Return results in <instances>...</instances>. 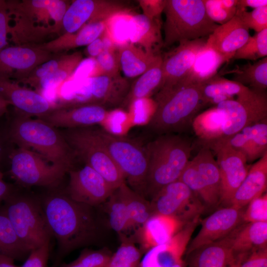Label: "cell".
<instances>
[{
    "label": "cell",
    "instance_id": "obj_37",
    "mask_svg": "<svg viewBox=\"0 0 267 267\" xmlns=\"http://www.w3.org/2000/svg\"><path fill=\"white\" fill-rule=\"evenodd\" d=\"M118 189L126 203L131 226H140L153 215L150 201L132 189L125 182Z\"/></svg>",
    "mask_w": 267,
    "mask_h": 267
},
{
    "label": "cell",
    "instance_id": "obj_58",
    "mask_svg": "<svg viewBox=\"0 0 267 267\" xmlns=\"http://www.w3.org/2000/svg\"><path fill=\"white\" fill-rule=\"evenodd\" d=\"M0 267H19L14 264V260L7 256L0 254Z\"/></svg>",
    "mask_w": 267,
    "mask_h": 267
},
{
    "label": "cell",
    "instance_id": "obj_56",
    "mask_svg": "<svg viewBox=\"0 0 267 267\" xmlns=\"http://www.w3.org/2000/svg\"><path fill=\"white\" fill-rule=\"evenodd\" d=\"M267 6V0H237V9L250 7L254 9Z\"/></svg>",
    "mask_w": 267,
    "mask_h": 267
},
{
    "label": "cell",
    "instance_id": "obj_52",
    "mask_svg": "<svg viewBox=\"0 0 267 267\" xmlns=\"http://www.w3.org/2000/svg\"><path fill=\"white\" fill-rule=\"evenodd\" d=\"M10 18L5 0L0 4V50L9 46Z\"/></svg>",
    "mask_w": 267,
    "mask_h": 267
},
{
    "label": "cell",
    "instance_id": "obj_6",
    "mask_svg": "<svg viewBox=\"0 0 267 267\" xmlns=\"http://www.w3.org/2000/svg\"><path fill=\"white\" fill-rule=\"evenodd\" d=\"M163 12L164 47L205 38L219 25L207 15L203 0H166Z\"/></svg>",
    "mask_w": 267,
    "mask_h": 267
},
{
    "label": "cell",
    "instance_id": "obj_62",
    "mask_svg": "<svg viewBox=\"0 0 267 267\" xmlns=\"http://www.w3.org/2000/svg\"><path fill=\"white\" fill-rule=\"evenodd\" d=\"M2 0H0V4L2 2Z\"/></svg>",
    "mask_w": 267,
    "mask_h": 267
},
{
    "label": "cell",
    "instance_id": "obj_36",
    "mask_svg": "<svg viewBox=\"0 0 267 267\" xmlns=\"http://www.w3.org/2000/svg\"><path fill=\"white\" fill-rule=\"evenodd\" d=\"M31 251L21 240L7 216L0 210V254L15 260L26 259Z\"/></svg>",
    "mask_w": 267,
    "mask_h": 267
},
{
    "label": "cell",
    "instance_id": "obj_44",
    "mask_svg": "<svg viewBox=\"0 0 267 267\" xmlns=\"http://www.w3.org/2000/svg\"><path fill=\"white\" fill-rule=\"evenodd\" d=\"M94 68L88 77L100 75L116 76L120 75L118 46L114 45L104 49L96 58Z\"/></svg>",
    "mask_w": 267,
    "mask_h": 267
},
{
    "label": "cell",
    "instance_id": "obj_38",
    "mask_svg": "<svg viewBox=\"0 0 267 267\" xmlns=\"http://www.w3.org/2000/svg\"><path fill=\"white\" fill-rule=\"evenodd\" d=\"M233 81L249 88L266 90L267 88V57L251 63L247 62L233 72Z\"/></svg>",
    "mask_w": 267,
    "mask_h": 267
},
{
    "label": "cell",
    "instance_id": "obj_26",
    "mask_svg": "<svg viewBox=\"0 0 267 267\" xmlns=\"http://www.w3.org/2000/svg\"><path fill=\"white\" fill-rule=\"evenodd\" d=\"M161 18H152L143 14L133 13L130 19L129 42L148 53L159 54L163 46Z\"/></svg>",
    "mask_w": 267,
    "mask_h": 267
},
{
    "label": "cell",
    "instance_id": "obj_61",
    "mask_svg": "<svg viewBox=\"0 0 267 267\" xmlns=\"http://www.w3.org/2000/svg\"><path fill=\"white\" fill-rule=\"evenodd\" d=\"M3 174L0 169V179H3Z\"/></svg>",
    "mask_w": 267,
    "mask_h": 267
},
{
    "label": "cell",
    "instance_id": "obj_16",
    "mask_svg": "<svg viewBox=\"0 0 267 267\" xmlns=\"http://www.w3.org/2000/svg\"><path fill=\"white\" fill-rule=\"evenodd\" d=\"M62 20L66 33H73L85 25L107 20L122 12H131L125 2L113 0H75L71 1Z\"/></svg>",
    "mask_w": 267,
    "mask_h": 267
},
{
    "label": "cell",
    "instance_id": "obj_51",
    "mask_svg": "<svg viewBox=\"0 0 267 267\" xmlns=\"http://www.w3.org/2000/svg\"><path fill=\"white\" fill-rule=\"evenodd\" d=\"M50 242L33 250L19 267H46L49 255Z\"/></svg>",
    "mask_w": 267,
    "mask_h": 267
},
{
    "label": "cell",
    "instance_id": "obj_13",
    "mask_svg": "<svg viewBox=\"0 0 267 267\" xmlns=\"http://www.w3.org/2000/svg\"><path fill=\"white\" fill-rule=\"evenodd\" d=\"M152 213L174 217L184 224L199 221L205 207L182 181L178 180L160 189L150 201Z\"/></svg>",
    "mask_w": 267,
    "mask_h": 267
},
{
    "label": "cell",
    "instance_id": "obj_19",
    "mask_svg": "<svg viewBox=\"0 0 267 267\" xmlns=\"http://www.w3.org/2000/svg\"><path fill=\"white\" fill-rule=\"evenodd\" d=\"M207 39L180 42L166 53L162 57V80L159 89L172 86L185 79L197 55L205 46Z\"/></svg>",
    "mask_w": 267,
    "mask_h": 267
},
{
    "label": "cell",
    "instance_id": "obj_31",
    "mask_svg": "<svg viewBox=\"0 0 267 267\" xmlns=\"http://www.w3.org/2000/svg\"><path fill=\"white\" fill-rule=\"evenodd\" d=\"M230 233L233 254L267 248V222L245 223Z\"/></svg>",
    "mask_w": 267,
    "mask_h": 267
},
{
    "label": "cell",
    "instance_id": "obj_43",
    "mask_svg": "<svg viewBox=\"0 0 267 267\" xmlns=\"http://www.w3.org/2000/svg\"><path fill=\"white\" fill-rule=\"evenodd\" d=\"M267 55V29L250 36L235 53L233 58L257 60Z\"/></svg>",
    "mask_w": 267,
    "mask_h": 267
},
{
    "label": "cell",
    "instance_id": "obj_17",
    "mask_svg": "<svg viewBox=\"0 0 267 267\" xmlns=\"http://www.w3.org/2000/svg\"><path fill=\"white\" fill-rule=\"evenodd\" d=\"M53 56L36 45L8 46L0 50V77L19 83Z\"/></svg>",
    "mask_w": 267,
    "mask_h": 267
},
{
    "label": "cell",
    "instance_id": "obj_50",
    "mask_svg": "<svg viewBox=\"0 0 267 267\" xmlns=\"http://www.w3.org/2000/svg\"><path fill=\"white\" fill-rule=\"evenodd\" d=\"M243 223L267 222V193L253 199L249 204L242 215Z\"/></svg>",
    "mask_w": 267,
    "mask_h": 267
},
{
    "label": "cell",
    "instance_id": "obj_22",
    "mask_svg": "<svg viewBox=\"0 0 267 267\" xmlns=\"http://www.w3.org/2000/svg\"><path fill=\"white\" fill-rule=\"evenodd\" d=\"M109 112L104 107L86 105L56 108L41 119L56 128L73 129L91 127L104 121Z\"/></svg>",
    "mask_w": 267,
    "mask_h": 267
},
{
    "label": "cell",
    "instance_id": "obj_14",
    "mask_svg": "<svg viewBox=\"0 0 267 267\" xmlns=\"http://www.w3.org/2000/svg\"><path fill=\"white\" fill-rule=\"evenodd\" d=\"M131 86L120 75L87 77L82 88L62 104L64 107L97 105L106 108L121 106Z\"/></svg>",
    "mask_w": 267,
    "mask_h": 267
},
{
    "label": "cell",
    "instance_id": "obj_24",
    "mask_svg": "<svg viewBox=\"0 0 267 267\" xmlns=\"http://www.w3.org/2000/svg\"><path fill=\"white\" fill-rule=\"evenodd\" d=\"M184 225L177 218L161 214H153L139 226L132 236L139 245L142 253L165 243Z\"/></svg>",
    "mask_w": 267,
    "mask_h": 267
},
{
    "label": "cell",
    "instance_id": "obj_21",
    "mask_svg": "<svg viewBox=\"0 0 267 267\" xmlns=\"http://www.w3.org/2000/svg\"><path fill=\"white\" fill-rule=\"evenodd\" d=\"M0 95L14 107L15 110L29 116L41 119L56 108L37 91L22 87L10 79L0 77Z\"/></svg>",
    "mask_w": 267,
    "mask_h": 267
},
{
    "label": "cell",
    "instance_id": "obj_15",
    "mask_svg": "<svg viewBox=\"0 0 267 267\" xmlns=\"http://www.w3.org/2000/svg\"><path fill=\"white\" fill-rule=\"evenodd\" d=\"M217 157L221 178L220 204L229 206L233 195L246 177L251 166L245 156L221 137L201 141Z\"/></svg>",
    "mask_w": 267,
    "mask_h": 267
},
{
    "label": "cell",
    "instance_id": "obj_2",
    "mask_svg": "<svg viewBox=\"0 0 267 267\" xmlns=\"http://www.w3.org/2000/svg\"><path fill=\"white\" fill-rule=\"evenodd\" d=\"M10 18L9 42L14 45H35L60 34L71 2L65 0H5Z\"/></svg>",
    "mask_w": 267,
    "mask_h": 267
},
{
    "label": "cell",
    "instance_id": "obj_8",
    "mask_svg": "<svg viewBox=\"0 0 267 267\" xmlns=\"http://www.w3.org/2000/svg\"><path fill=\"white\" fill-rule=\"evenodd\" d=\"M75 157L97 172L114 189L125 182L124 176L106 147L91 127L64 129L60 131Z\"/></svg>",
    "mask_w": 267,
    "mask_h": 267
},
{
    "label": "cell",
    "instance_id": "obj_42",
    "mask_svg": "<svg viewBox=\"0 0 267 267\" xmlns=\"http://www.w3.org/2000/svg\"><path fill=\"white\" fill-rule=\"evenodd\" d=\"M83 60L81 51H76L70 54L67 61L58 68L54 72L42 79L37 89L46 90L56 87L70 78Z\"/></svg>",
    "mask_w": 267,
    "mask_h": 267
},
{
    "label": "cell",
    "instance_id": "obj_25",
    "mask_svg": "<svg viewBox=\"0 0 267 267\" xmlns=\"http://www.w3.org/2000/svg\"><path fill=\"white\" fill-rule=\"evenodd\" d=\"M250 36L248 28L235 15L227 22L218 26L208 36L205 46L228 61Z\"/></svg>",
    "mask_w": 267,
    "mask_h": 267
},
{
    "label": "cell",
    "instance_id": "obj_41",
    "mask_svg": "<svg viewBox=\"0 0 267 267\" xmlns=\"http://www.w3.org/2000/svg\"><path fill=\"white\" fill-rule=\"evenodd\" d=\"M120 244L112 253L107 267H140L142 252L136 247L132 236L118 233Z\"/></svg>",
    "mask_w": 267,
    "mask_h": 267
},
{
    "label": "cell",
    "instance_id": "obj_1",
    "mask_svg": "<svg viewBox=\"0 0 267 267\" xmlns=\"http://www.w3.org/2000/svg\"><path fill=\"white\" fill-rule=\"evenodd\" d=\"M48 228L57 241L53 267L82 247L101 244L104 225L97 207L77 202L65 192L53 191L40 199Z\"/></svg>",
    "mask_w": 267,
    "mask_h": 267
},
{
    "label": "cell",
    "instance_id": "obj_10",
    "mask_svg": "<svg viewBox=\"0 0 267 267\" xmlns=\"http://www.w3.org/2000/svg\"><path fill=\"white\" fill-rule=\"evenodd\" d=\"M186 184L205 207L220 204L221 178L219 166L212 150L202 145L189 160L178 179Z\"/></svg>",
    "mask_w": 267,
    "mask_h": 267
},
{
    "label": "cell",
    "instance_id": "obj_12",
    "mask_svg": "<svg viewBox=\"0 0 267 267\" xmlns=\"http://www.w3.org/2000/svg\"><path fill=\"white\" fill-rule=\"evenodd\" d=\"M216 107L223 117L222 136L231 135L267 119V92L249 88L235 99L222 101Z\"/></svg>",
    "mask_w": 267,
    "mask_h": 267
},
{
    "label": "cell",
    "instance_id": "obj_5",
    "mask_svg": "<svg viewBox=\"0 0 267 267\" xmlns=\"http://www.w3.org/2000/svg\"><path fill=\"white\" fill-rule=\"evenodd\" d=\"M144 147L148 166L145 194L152 198L179 179L190 160L192 142L181 134H168L159 135Z\"/></svg>",
    "mask_w": 267,
    "mask_h": 267
},
{
    "label": "cell",
    "instance_id": "obj_34",
    "mask_svg": "<svg viewBox=\"0 0 267 267\" xmlns=\"http://www.w3.org/2000/svg\"><path fill=\"white\" fill-rule=\"evenodd\" d=\"M233 80H229L218 74L202 83V99L204 106L208 104H218L249 89Z\"/></svg>",
    "mask_w": 267,
    "mask_h": 267
},
{
    "label": "cell",
    "instance_id": "obj_55",
    "mask_svg": "<svg viewBox=\"0 0 267 267\" xmlns=\"http://www.w3.org/2000/svg\"><path fill=\"white\" fill-rule=\"evenodd\" d=\"M105 30L94 41L87 45L86 53L89 57L94 59L104 49L105 47Z\"/></svg>",
    "mask_w": 267,
    "mask_h": 267
},
{
    "label": "cell",
    "instance_id": "obj_46",
    "mask_svg": "<svg viewBox=\"0 0 267 267\" xmlns=\"http://www.w3.org/2000/svg\"><path fill=\"white\" fill-rule=\"evenodd\" d=\"M209 18L218 25H222L236 15L237 0H203Z\"/></svg>",
    "mask_w": 267,
    "mask_h": 267
},
{
    "label": "cell",
    "instance_id": "obj_39",
    "mask_svg": "<svg viewBox=\"0 0 267 267\" xmlns=\"http://www.w3.org/2000/svg\"><path fill=\"white\" fill-rule=\"evenodd\" d=\"M223 117L216 107L198 114L192 127L201 141L215 139L222 136Z\"/></svg>",
    "mask_w": 267,
    "mask_h": 267
},
{
    "label": "cell",
    "instance_id": "obj_33",
    "mask_svg": "<svg viewBox=\"0 0 267 267\" xmlns=\"http://www.w3.org/2000/svg\"><path fill=\"white\" fill-rule=\"evenodd\" d=\"M162 80V56L131 86L121 107H130L135 101L148 98L160 88Z\"/></svg>",
    "mask_w": 267,
    "mask_h": 267
},
{
    "label": "cell",
    "instance_id": "obj_53",
    "mask_svg": "<svg viewBox=\"0 0 267 267\" xmlns=\"http://www.w3.org/2000/svg\"><path fill=\"white\" fill-rule=\"evenodd\" d=\"M143 13L152 18H161V15L165 7L166 0H138Z\"/></svg>",
    "mask_w": 267,
    "mask_h": 267
},
{
    "label": "cell",
    "instance_id": "obj_30",
    "mask_svg": "<svg viewBox=\"0 0 267 267\" xmlns=\"http://www.w3.org/2000/svg\"><path fill=\"white\" fill-rule=\"evenodd\" d=\"M230 234L189 253V267H231L232 255Z\"/></svg>",
    "mask_w": 267,
    "mask_h": 267
},
{
    "label": "cell",
    "instance_id": "obj_9",
    "mask_svg": "<svg viewBox=\"0 0 267 267\" xmlns=\"http://www.w3.org/2000/svg\"><path fill=\"white\" fill-rule=\"evenodd\" d=\"M96 133L130 187L145 195L147 160L144 147L125 136L113 134L102 129Z\"/></svg>",
    "mask_w": 267,
    "mask_h": 267
},
{
    "label": "cell",
    "instance_id": "obj_18",
    "mask_svg": "<svg viewBox=\"0 0 267 267\" xmlns=\"http://www.w3.org/2000/svg\"><path fill=\"white\" fill-rule=\"evenodd\" d=\"M65 193L73 200L97 207L104 203L114 189L95 170L85 165L79 170H69Z\"/></svg>",
    "mask_w": 267,
    "mask_h": 267
},
{
    "label": "cell",
    "instance_id": "obj_7",
    "mask_svg": "<svg viewBox=\"0 0 267 267\" xmlns=\"http://www.w3.org/2000/svg\"><path fill=\"white\" fill-rule=\"evenodd\" d=\"M0 210L10 220L21 240L31 251L50 241L52 236L40 199L15 189L4 201Z\"/></svg>",
    "mask_w": 267,
    "mask_h": 267
},
{
    "label": "cell",
    "instance_id": "obj_29",
    "mask_svg": "<svg viewBox=\"0 0 267 267\" xmlns=\"http://www.w3.org/2000/svg\"><path fill=\"white\" fill-rule=\"evenodd\" d=\"M107 21L88 23L75 33H65L53 40L35 45L51 53L88 45L103 33Z\"/></svg>",
    "mask_w": 267,
    "mask_h": 267
},
{
    "label": "cell",
    "instance_id": "obj_28",
    "mask_svg": "<svg viewBox=\"0 0 267 267\" xmlns=\"http://www.w3.org/2000/svg\"><path fill=\"white\" fill-rule=\"evenodd\" d=\"M267 187V153L250 166L247 175L235 192L230 206L243 209L263 195Z\"/></svg>",
    "mask_w": 267,
    "mask_h": 267
},
{
    "label": "cell",
    "instance_id": "obj_49",
    "mask_svg": "<svg viewBox=\"0 0 267 267\" xmlns=\"http://www.w3.org/2000/svg\"><path fill=\"white\" fill-rule=\"evenodd\" d=\"M245 25L256 33L267 29V6L254 9L248 12L245 9H237L236 15Z\"/></svg>",
    "mask_w": 267,
    "mask_h": 267
},
{
    "label": "cell",
    "instance_id": "obj_23",
    "mask_svg": "<svg viewBox=\"0 0 267 267\" xmlns=\"http://www.w3.org/2000/svg\"><path fill=\"white\" fill-rule=\"evenodd\" d=\"M198 221L186 224L168 242L147 251L140 267H172L181 260Z\"/></svg>",
    "mask_w": 267,
    "mask_h": 267
},
{
    "label": "cell",
    "instance_id": "obj_32",
    "mask_svg": "<svg viewBox=\"0 0 267 267\" xmlns=\"http://www.w3.org/2000/svg\"><path fill=\"white\" fill-rule=\"evenodd\" d=\"M120 69L125 76L132 78L143 74L156 62L161 54L154 55L140 47L127 42L118 46Z\"/></svg>",
    "mask_w": 267,
    "mask_h": 267
},
{
    "label": "cell",
    "instance_id": "obj_11",
    "mask_svg": "<svg viewBox=\"0 0 267 267\" xmlns=\"http://www.w3.org/2000/svg\"><path fill=\"white\" fill-rule=\"evenodd\" d=\"M8 161L11 178L21 186L56 187L68 171L52 164L31 150L17 147L10 152Z\"/></svg>",
    "mask_w": 267,
    "mask_h": 267
},
{
    "label": "cell",
    "instance_id": "obj_4",
    "mask_svg": "<svg viewBox=\"0 0 267 267\" xmlns=\"http://www.w3.org/2000/svg\"><path fill=\"white\" fill-rule=\"evenodd\" d=\"M153 101L155 107L148 127L159 135L180 134L192 127L204 106L202 83H178L162 88L156 92Z\"/></svg>",
    "mask_w": 267,
    "mask_h": 267
},
{
    "label": "cell",
    "instance_id": "obj_20",
    "mask_svg": "<svg viewBox=\"0 0 267 267\" xmlns=\"http://www.w3.org/2000/svg\"><path fill=\"white\" fill-rule=\"evenodd\" d=\"M243 212L242 209L229 206L217 210L203 220L199 231L187 247V254L229 235L241 224Z\"/></svg>",
    "mask_w": 267,
    "mask_h": 267
},
{
    "label": "cell",
    "instance_id": "obj_40",
    "mask_svg": "<svg viewBox=\"0 0 267 267\" xmlns=\"http://www.w3.org/2000/svg\"><path fill=\"white\" fill-rule=\"evenodd\" d=\"M106 201L105 209L111 228L118 234L124 233L131 228L129 211L118 188L113 192Z\"/></svg>",
    "mask_w": 267,
    "mask_h": 267
},
{
    "label": "cell",
    "instance_id": "obj_54",
    "mask_svg": "<svg viewBox=\"0 0 267 267\" xmlns=\"http://www.w3.org/2000/svg\"><path fill=\"white\" fill-rule=\"evenodd\" d=\"M13 145L7 137L5 124L0 125V165L8 161V156L13 149Z\"/></svg>",
    "mask_w": 267,
    "mask_h": 267
},
{
    "label": "cell",
    "instance_id": "obj_47",
    "mask_svg": "<svg viewBox=\"0 0 267 267\" xmlns=\"http://www.w3.org/2000/svg\"><path fill=\"white\" fill-rule=\"evenodd\" d=\"M69 54H63L48 60L36 67L27 78L19 83L28 84L37 89L40 81L54 72L64 64L69 57ZM18 83V84H19Z\"/></svg>",
    "mask_w": 267,
    "mask_h": 267
},
{
    "label": "cell",
    "instance_id": "obj_27",
    "mask_svg": "<svg viewBox=\"0 0 267 267\" xmlns=\"http://www.w3.org/2000/svg\"><path fill=\"white\" fill-rule=\"evenodd\" d=\"M228 141L245 156L247 162L258 160L267 153V119L230 135Z\"/></svg>",
    "mask_w": 267,
    "mask_h": 267
},
{
    "label": "cell",
    "instance_id": "obj_59",
    "mask_svg": "<svg viewBox=\"0 0 267 267\" xmlns=\"http://www.w3.org/2000/svg\"><path fill=\"white\" fill-rule=\"evenodd\" d=\"M10 103L5 100L0 95V118L8 112V107L10 106Z\"/></svg>",
    "mask_w": 267,
    "mask_h": 267
},
{
    "label": "cell",
    "instance_id": "obj_35",
    "mask_svg": "<svg viewBox=\"0 0 267 267\" xmlns=\"http://www.w3.org/2000/svg\"><path fill=\"white\" fill-rule=\"evenodd\" d=\"M226 60L212 49L205 46L196 56L194 63L183 83H202L217 74Z\"/></svg>",
    "mask_w": 267,
    "mask_h": 267
},
{
    "label": "cell",
    "instance_id": "obj_60",
    "mask_svg": "<svg viewBox=\"0 0 267 267\" xmlns=\"http://www.w3.org/2000/svg\"><path fill=\"white\" fill-rule=\"evenodd\" d=\"M172 267H185V263L184 261L181 260L176 264H175Z\"/></svg>",
    "mask_w": 267,
    "mask_h": 267
},
{
    "label": "cell",
    "instance_id": "obj_45",
    "mask_svg": "<svg viewBox=\"0 0 267 267\" xmlns=\"http://www.w3.org/2000/svg\"><path fill=\"white\" fill-rule=\"evenodd\" d=\"M112 255V252L106 247L98 250L86 248L75 260L61 264L59 267H107Z\"/></svg>",
    "mask_w": 267,
    "mask_h": 267
},
{
    "label": "cell",
    "instance_id": "obj_57",
    "mask_svg": "<svg viewBox=\"0 0 267 267\" xmlns=\"http://www.w3.org/2000/svg\"><path fill=\"white\" fill-rule=\"evenodd\" d=\"M15 190L11 184L4 181L3 179H0V207L1 203Z\"/></svg>",
    "mask_w": 267,
    "mask_h": 267
},
{
    "label": "cell",
    "instance_id": "obj_3",
    "mask_svg": "<svg viewBox=\"0 0 267 267\" xmlns=\"http://www.w3.org/2000/svg\"><path fill=\"white\" fill-rule=\"evenodd\" d=\"M7 137L13 145L37 153L49 163L68 171L75 156L60 130L40 119L14 110L5 122Z\"/></svg>",
    "mask_w": 267,
    "mask_h": 267
},
{
    "label": "cell",
    "instance_id": "obj_48",
    "mask_svg": "<svg viewBox=\"0 0 267 267\" xmlns=\"http://www.w3.org/2000/svg\"><path fill=\"white\" fill-rule=\"evenodd\" d=\"M232 255L231 267H267V248Z\"/></svg>",
    "mask_w": 267,
    "mask_h": 267
}]
</instances>
